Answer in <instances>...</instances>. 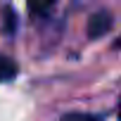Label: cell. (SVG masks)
<instances>
[{
	"label": "cell",
	"instance_id": "5b68a950",
	"mask_svg": "<svg viewBox=\"0 0 121 121\" xmlns=\"http://www.w3.org/2000/svg\"><path fill=\"white\" fill-rule=\"evenodd\" d=\"M119 119H121V104H119Z\"/></svg>",
	"mask_w": 121,
	"mask_h": 121
},
{
	"label": "cell",
	"instance_id": "7a4b0ae2",
	"mask_svg": "<svg viewBox=\"0 0 121 121\" xmlns=\"http://www.w3.org/2000/svg\"><path fill=\"white\" fill-rule=\"evenodd\" d=\"M29 5V12L36 14V17H45L52 12V7L57 5V0H26Z\"/></svg>",
	"mask_w": 121,
	"mask_h": 121
},
{
	"label": "cell",
	"instance_id": "6da1fadb",
	"mask_svg": "<svg viewBox=\"0 0 121 121\" xmlns=\"http://www.w3.org/2000/svg\"><path fill=\"white\" fill-rule=\"evenodd\" d=\"M109 29H112V14H109V12H97V14H93L90 22H88V36H90V38H100V36H104Z\"/></svg>",
	"mask_w": 121,
	"mask_h": 121
},
{
	"label": "cell",
	"instance_id": "3957f363",
	"mask_svg": "<svg viewBox=\"0 0 121 121\" xmlns=\"http://www.w3.org/2000/svg\"><path fill=\"white\" fill-rule=\"evenodd\" d=\"M17 76V64H14V59L5 57V55H0V83H7Z\"/></svg>",
	"mask_w": 121,
	"mask_h": 121
},
{
	"label": "cell",
	"instance_id": "277c9868",
	"mask_svg": "<svg viewBox=\"0 0 121 121\" xmlns=\"http://www.w3.org/2000/svg\"><path fill=\"white\" fill-rule=\"evenodd\" d=\"M62 121H97L95 116H90V114H81V112H71V114H64V119Z\"/></svg>",
	"mask_w": 121,
	"mask_h": 121
}]
</instances>
